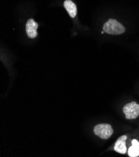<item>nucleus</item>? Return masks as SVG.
<instances>
[{
  "mask_svg": "<svg viewBox=\"0 0 139 157\" xmlns=\"http://www.w3.org/2000/svg\"><path fill=\"white\" fill-rule=\"evenodd\" d=\"M94 133L96 136L103 140L109 139L113 134L114 130L111 125L107 123L97 124L94 128Z\"/></svg>",
  "mask_w": 139,
  "mask_h": 157,
  "instance_id": "obj_2",
  "label": "nucleus"
},
{
  "mask_svg": "<svg viewBox=\"0 0 139 157\" xmlns=\"http://www.w3.org/2000/svg\"><path fill=\"white\" fill-rule=\"evenodd\" d=\"M132 146L129 148L128 154L130 157L139 156V142L135 139L132 141Z\"/></svg>",
  "mask_w": 139,
  "mask_h": 157,
  "instance_id": "obj_7",
  "label": "nucleus"
},
{
  "mask_svg": "<svg viewBox=\"0 0 139 157\" xmlns=\"http://www.w3.org/2000/svg\"><path fill=\"white\" fill-rule=\"evenodd\" d=\"M38 24L33 20L29 19L26 24V31L27 36L29 38H35L38 36L37 28H38Z\"/></svg>",
  "mask_w": 139,
  "mask_h": 157,
  "instance_id": "obj_4",
  "label": "nucleus"
},
{
  "mask_svg": "<svg viewBox=\"0 0 139 157\" xmlns=\"http://www.w3.org/2000/svg\"><path fill=\"white\" fill-rule=\"evenodd\" d=\"M103 30L105 33L112 35H121L124 33L126 31L124 26L114 19H109L104 23Z\"/></svg>",
  "mask_w": 139,
  "mask_h": 157,
  "instance_id": "obj_1",
  "label": "nucleus"
},
{
  "mask_svg": "<svg viewBox=\"0 0 139 157\" xmlns=\"http://www.w3.org/2000/svg\"><path fill=\"white\" fill-rule=\"evenodd\" d=\"M123 112L127 120H134L139 116V105L135 101L126 104L123 108Z\"/></svg>",
  "mask_w": 139,
  "mask_h": 157,
  "instance_id": "obj_3",
  "label": "nucleus"
},
{
  "mask_svg": "<svg viewBox=\"0 0 139 157\" xmlns=\"http://www.w3.org/2000/svg\"><path fill=\"white\" fill-rule=\"evenodd\" d=\"M64 6L70 17L74 18L76 16L77 13H78L76 5L71 0H66L64 3Z\"/></svg>",
  "mask_w": 139,
  "mask_h": 157,
  "instance_id": "obj_6",
  "label": "nucleus"
},
{
  "mask_svg": "<svg viewBox=\"0 0 139 157\" xmlns=\"http://www.w3.org/2000/svg\"><path fill=\"white\" fill-rule=\"evenodd\" d=\"M127 137L126 135H123L120 137H119L114 145V150L120 154H126L127 150L126 147V141L127 140Z\"/></svg>",
  "mask_w": 139,
  "mask_h": 157,
  "instance_id": "obj_5",
  "label": "nucleus"
}]
</instances>
